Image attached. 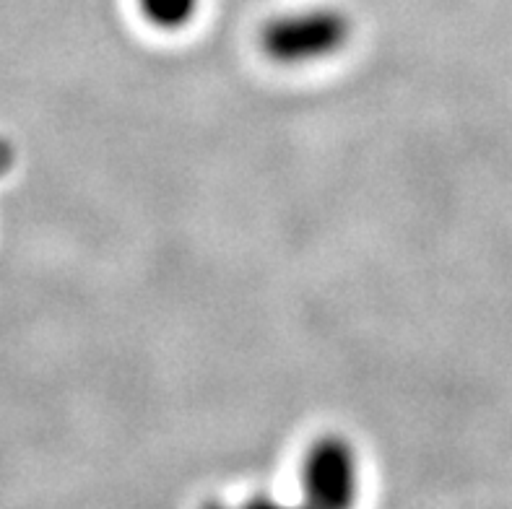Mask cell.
Masks as SVG:
<instances>
[{
	"label": "cell",
	"instance_id": "obj_4",
	"mask_svg": "<svg viewBox=\"0 0 512 509\" xmlns=\"http://www.w3.org/2000/svg\"><path fill=\"white\" fill-rule=\"evenodd\" d=\"M16 167V149L8 138H0V177H6Z\"/></svg>",
	"mask_w": 512,
	"mask_h": 509
},
{
	"label": "cell",
	"instance_id": "obj_2",
	"mask_svg": "<svg viewBox=\"0 0 512 509\" xmlns=\"http://www.w3.org/2000/svg\"><path fill=\"white\" fill-rule=\"evenodd\" d=\"M359 465L354 447L341 437H323L310 447L302 468L305 502L312 507H349L357 497Z\"/></svg>",
	"mask_w": 512,
	"mask_h": 509
},
{
	"label": "cell",
	"instance_id": "obj_1",
	"mask_svg": "<svg viewBox=\"0 0 512 509\" xmlns=\"http://www.w3.org/2000/svg\"><path fill=\"white\" fill-rule=\"evenodd\" d=\"M351 21L344 11L328 6L284 13L260 29V47L284 65L323 60L349 42Z\"/></svg>",
	"mask_w": 512,
	"mask_h": 509
},
{
	"label": "cell",
	"instance_id": "obj_3",
	"mask_svg": "<svg viewBox=\"0 0 512 509\" xmlns=\"http://www.w3.org/2000/svg\"><path fill=\"white\" fill-rule=\"evenodd\" d=\"M141 13L159 29H180L190 24L201 0H138Z\"/></svg>",
	"mask_w": 512,
	"mask_h": 509
}]
</instances>
